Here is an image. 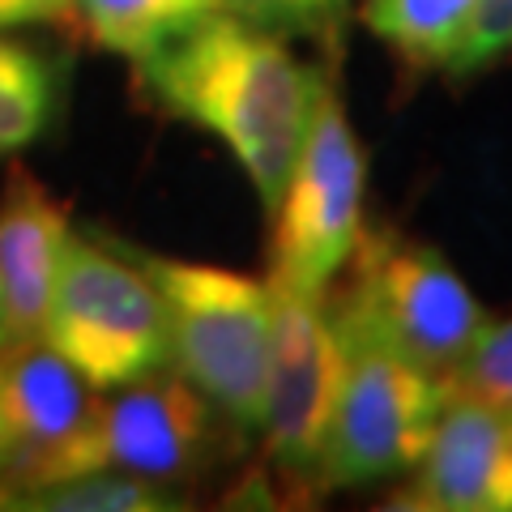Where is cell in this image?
Returning a JSON list of instances; mask_svg holds the SVG:
<instances>
[{
    "mask_svg": "<svg viewBox=\"0 0 512 512\" xmlns=\"http://www.w3.org/2000/svg\"><path fill=\"white\" fill-rule=\"evenodd\" d=\"M320 77L325 69L299 60L286 35L235 13H214L137 60V86L146 99L167 116L214 133L244 167L269 218L295 167Z\"/></svg>",
    "mask_w": 512,
    "mask_h": 512,
    "instance_id": "cell-1",
    "label": "cell"
},
{
    "mask_svg": "<svg viewBox=\"0 0 512 512\" xmlns=\"http://www.w3.org/2000/svg\"><path fill=\"white\" fill-rule=\"evenodd\" d=\"M133 256L163 295L175 372L218 410L231 431L256 436L274 333L269 282L184 256Z\"/></svg>",
    "mask_w": 512,
    "mask_h": 512,
    "instance_id": "cell-2",
    "label": "cell"
},
{
    "mask_svg": "<svg viewBox=\"0 0 512 512\" xmlns=\"http://www.w3.org/2000/svg\"><path fill=\"white\" fill-rule=\"evenodd\" d=\"M325 303L346 367L320 457V491H355L402 478L427 453L431 427L444 406V384L397 355L338 299L325 295Z\"/></svg>",
    "mask_w": 512,
    "mask_h": 512,
    "instance_id": "cell-3",
    "label": "cell"
},
{
    "mask_svg": "<svg viewBox=\"0 0 512 512\" xmlns=\"http://www.w3.org/2000/svg\"><path fill=\"white\" fill-rule=\"evenodd\" d=\"M367 154L346 120L338 82L325 73L312 99L295 167L274 210L269 282L303 295H325L342 278L363 235Z\"/></svg>",
    "mask_w": 512,
    "mask_h": 512,
    "instance_id": "cell-4",
    "label": "cell"
},
{
    "mask_svg": "<svg viewBox=\"0 0 512 512\" xmlns=\"http://www.w3.org/2000/svg\"><path fill=\"white\" fill-rule=\"evenodd\" d=\"M43 342L69 359L99 393L171 367L167 308L141 261L99 244L69 239L56 274Z\"/></svg>",
    "mask_w": 512,
    "mask_h": 512,
    "instance_id": "cell-5",
    "label": "cell"
},
{
    "mask_svg": "<svg viewBox=\"0 0 512 512\" xmlns=\"http://www.w3.org/2000/svg\"><path fill=\"white\" fill-rule=\"evenodd\" d=\"M346 269L350 282L338 295H325L355 312L376 338L436 380L453 372V363L466 355V346L487 320L466 278L431 244L406 239L402 231L363 227Z\"/></svg>",
    "mask_w": 512,
    "mask_h": 512,
    "instance_id": "cell-6",
    "label": "cell"
},
{
    "mask_svg": "<svg viewBox=\"0 0 512 512\" xmlns=\"http://www.w3.org/2000/svg\"><path fill=\"white\" fill-rule=\"evenodd\" d=\"M269 299H274V333H269L256 436L265 444L269 470L286 487L320 491V457H325L346 367L342 342L325 295H303L269 282Z\"/></svg>",
    "mask_w": 512,
    "mask_h": 512,
    "instance_id": "cell-7",
    "label": "cell"
},
{
    "mask_svg": "<svg viewBox=\"0 0 512 512\" xmlns=\"http://www.w3.org/2000/svg\"><path fill=\"white\" fill-rule=\"evenodd\" d=\"M99 397L103 393L43 338L5 346V363H0V495L5 500L77 474Z\"/></svg>",
    "mask_w": 512,
    "mask_h": 512,
    "instance_id": "cell-8",
    "label": "cell"
},
{
    "mask_svg": "<svg viewBox=\"0 0 512 512\" xmlns=\"http://www.w3.org/2000/svg\"><path fill=\"white\" fill-rule=\"evenodd\" d=\"M214 406L180 372H154L120 384L116 397H99L90 436L77 457V474L120 470L175 487L214 461Z\"/></svg>",
    "mask_w": 512,
    "mask_h": 512,
    "instance_id": "cell-9",
    "label": "cell"
},
{
    "mask_svg": "<svg viewBox=\"0 0 512 512\" xmlns=\"http://www.w3.org/2000/svg\"><path fill=\"white\" fill-rule=\"evenodd\" d=\"M414 487L393 500L419 512H512V440L500 406L444 393Z\"/></svg>",
    "mask_w": 512,
    "mask_h": 512,
    "instance_id": "cell-10",
    "label": "cell"
},
{
    "mask_svg": "<svg viewBox=\"0 0 512 512\" xmlns=\"http://www.w3.org/2000/svg\"><path fill=\"white\" fill-rule=\"evenodd\" d=\"M73 239V205L60 201L22 163L9 167L0 192V316L5 346L43 338L56 274Z\"/></svg>",
    "mask_w": 512,
    "mask_h": 512,
    "instance_id": "cell-11",
    "label": "cell"
},
{
    "mask_svg": "<svg viewBox=\"0 0 512 512\" xmlns=\"http://www.w3.org/2000/svg\"><path fill=\"white\" fill-rule=\"evenodd\" d=\"M222 13V0H73L69 18L82 39L124 60H146L197 22Z\"/></svg>",
    "mask_w": 512,
    "mask_h": 512,
    "instance_id": "cell-12",
    "label": "cell"
},
{
    "mask_svg": "<svg viewBox=\"0 0 512 512\" xmlns=\"http://www.w3.org/2000/svg\"><path fill=\"white\" fill-rule=\"evenodd\" d=\"M474 0H367L363 26L414 73L444 69Z\"/></svg>",
    "mask_w": 512,
    "mask_h": 512,
    "instance_id": "cell-13",
    "label": "cell"
},
{
    "mask_svg": "<svg viewBox=\"0 0 512 512\" xmlns=\"http://www.w3.org/2000/svg\"><path fill=\"white\" fill-rule=\"evenodd\" d=\"M60 99V77L43 52L0 39V154H18L47 133Z\"/></svg>",
    "mask_w": 512,
    "mask_h": 512,
    "instance_id": "cell-14",
    "label": "cell"
},
{
    "mask_svg": "<svg viewBox=\"0 0 512 512\" xmlns=\"http://www.w3.org/2000/svg\"><path fill=\"white\" fill-rule=\"evenodd\" d=\"M5 508H35V512H175L188 508L171 487L150 483L120 470H90L47 487H30L5 500Z\"/></svg>",
    "mask_w": 512,
    "mask_h": 512,
    "instance_id": "cell-15",
    "label": "cell"
},
{
    "mask_svg": "<svg viewBox=\"0 0 512 512\" xmlns=\"http://www.w3.org/2000/svg\"><path fill=\"white\" fill-rule=\"evenodd\" d=\"M444 393H466L487 406L512 410V316H487L474 333L466 355L453 363L444 380Z\"/></svg>",
    "mask_w": 512,
    "mask_h": 512,
    "instance_id": "cell-16",
    "label": "cell"
},
{
    "mask_svg": "<svg viewBox=\"0 0 512 512\" xmlns=\"http://www.w3.org/2000/svg\"><path fill=\"white\" fill-rule=\"evenodd\" d=\"M222 13H235V18L278 30V35L320 39L338 56V39L350 22V0H222Z\"/></svg>",
    "mask_w": 512,
    "mask_h": 512,
    "instance_id": "cell-17",
    "label": "cell"
},
{
    "mask_svg": "<svg viewBox=\"0 0 512 512\" xmlns=\"http://www.w3.org/2000/svg\"><path fill=\"white\" fill-rule=\"evenodd\" d=\"M512 52V0H474L457 47L444 60L448 82H470V77L495 69Z\"/></svg>",
    "mask_w": 512,
    "mask_h": 512,
    "instance_id": "cell-18",
    "label": "cell"
},
{
    "mask_svg": "<svg viewBox=\"0 0 512 512\" xmlns=\"http://www.w3.org/2000/svg\"><path fill=\"white\" fill-rule=\"evenodd\" d=\"M73 0H0V30L30 26V22H60L69 18Z\"/></svg>",
    "mask_w": 512,
    "mask_h": 512,
    "instance_id": "cell-19",
    "label": "cell"
},
{
    "mask_svg": "<svg viewBox=\"0 0 512 512\" xmlns=\"http://www.w3.org/2000/svg\"><path fill=\"white\" fill-rule=\"evenodd\" d=\"M504 423H508V440H512V410H504Z\"/></svg>",
    "mask_w": 512,
    "mask_h": 512,
    "instance_id": "cell-20",
    "label": "cell"
},
{
    "mask_svg": "<svg viewBox=\"0 0 512 512\" xmlns=\"http://www.w3.org/2000/svg\"><path fill=\"white\" fill-rule=\"evenodd\" d=\"M0 350H5V316H0Z\"/></svg>",
    "mask_w": 512,
    "mask_h": 512,
    "instance_id": "cell-21",
    "label": "cell"
}]
</instances>
